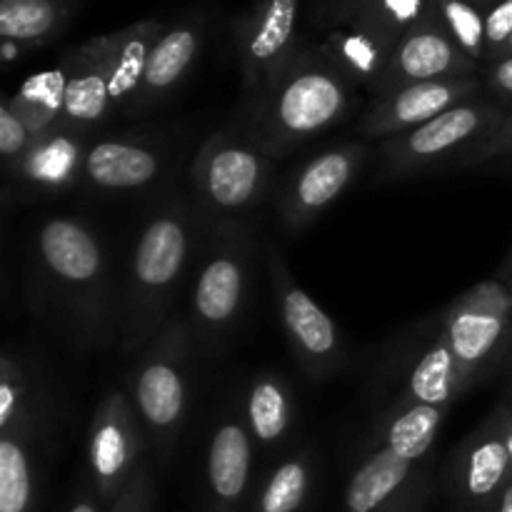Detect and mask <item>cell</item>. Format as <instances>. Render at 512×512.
Here are the masks:
<instances>
[{
  "mask_svg": "<svg viewBox=\"0 0 512 512\" xmlns=\"http://www.w3.org/2000/svg\"><path fill=\"white\" fill-rule=\"evenodd\" d=\"M350 108L353 83L323 50H298L248 100L240 125L268 158L278 160L345 120Z\"/></svg>",
  "mask_w": 512,
  "mask_h": 512,
  "instance_id": "cell-2",
  "label": "cell"
},
{
  "mask_svg": "<svg viewBox=\"0 0 512 512\" xmlns=\"http://www.w3.org/2000/svg\"><path fill=\"white\" fill-rule=\"evenodd\" d=\"M440 333L463 373L475 385L503 360L512 338V298L503 280H485L443 310Z\"/></svg>",
  "mask_w": 512,
  "mask_h": 512,
  "instance_id": "cell-9",
  "label": "cell"
},
{
  "mask_svg": "<svg viewBox=\"0 0 512 512\" xmlns=\"http://www.w3.org/2000/svg\"><path fill=\"white\" fill-rule=\"evenodd\" d=\"M33 288L40 313L78 350H98L113 335V290L103 240L85 220L55 215L33 238Z\"/></svg>",
  "mask_w": 512,
  "mask_h": 512,
  "instance_id": "cell-1",
  "label": "cell"
},
{
  "mask_svg": "<svg viewBox=\"0 0 512 512\" xmlns=\"http://www.w3.org/2000/svg\"><path fill=\"white\" fill-rule=\"evenodd\" d=\"M68 512H105V508H103V503H100V498H98V493H95L93 485H83L80 490H75Z\"/></svg>",
  "mask_w": 512,
  "mask_h": 512,
  "instance_id": "cell-38",
  "label": "cell"
},
{
  "mask_svg": "<svg viewBox=\"0 0 512 512\" xmlns=\"http://www.w3.org/2000/svg\"><path fill=\"white\" fill-rule=\"evenodd\" d=\"M505 413H508V415H510V418H512V410H505Z\"/></svg>",
  "mask_w": 512,
  "mask_h": 512,
  "instance_id": "cell-44",
  "label": "cell"
},
{
  "mask_svg": "<svg viewBox=\"0 0 512 512\" xmlns=\"http://www.w3.org/2000/svg\"><path fill=\"white\" fill-rule=\"evenodd\" d=\"M470 3H475V5H480V3H490V0H470Z\"/></svg>",
  "mask_w": 512,
  "mask_h": 512,
  "instance_id": "cell-43",
  "label": "cell"
},
{
  "mask_svg": "<svg viewBox=\"0 0 512 512\" xmlns=\"http://www.w3.org/2000/svg\"><path fill=\"white\" fill-rule=\"evenodd\" d=\"M255 440L243 413H225L215 423L205 458L210 512H238L253 480Z\"/></svg>",
  "mask_w": 512,
  "mask_h": 512,
  "instance_id": "cell-19",
  "label": "cell"
},
{
  "mask_svg": "<svg viewBox=\"0 0 512 512\" xmlns=\"http://www.w3.org/2000/svg\"><path fill=\"white\" fill-rule=\"evenodd\" d=\"M55 398L43 363L20 345L0 358V433H30L45 445L55 425Z\"/></svg>",
  "mask_w": 512,
  "mask_h": 512,
  "instance_id": "cell-15",
  "label": "cell"
},
{
  "mask_svg": "<svg viewBox=\"0 0 512 512\" xmlns=\"http://www.w3.org/2000/svg\"><path fill=\"white\" fill-rule=\"evenodd\" d=\"M200 220L193 200L175 195L160 205L140 228L133 245L125 285L120 343L125 355L143 353L173 315L175 298L185 280L195 228Z\"/></svg>",
  "mask_w": 512,
  "mask_h": 512,
  "instance_id": "cell-3",
  "label": "cell"
},
{
  "mask_svg": "<svg viewBox=\"0 0 512 512\" xmlns=\"http://www.w3.org/2000/svg\"><path fill=\"white\" fill-rule=\"evenodd\" d=\"M508 115L495 103L473 98L438 118L383 140L380 178L398 180L445 165H475L480 150L495 138Z\"/></svg>",
  "mask_w": 512,
  "mask_h": 512,
  "instance_id": "cell-7",
  "label": "cell"
},
{
  "mask_svg": "<svg viewBox=\"0 0 512 512\" xmlns=\"http://www.w3.org/2000/svg\"><path fill=\"white\" fill-rule=\"evenodd\" d=\"M365 160H368V145L363 143L335 145L308 160L293 175L278 203L285 228L290 233H300L315 223L358 178Z\"/></svg>",
  "mask_w": 512,
  "mask_h": 512,
  "instance_id": "cell-14",
  "label": "cell"
},
{
  "mask_svg": "<svg viewBox=\"0 0 512 512\" xmlns=\"http://www.w3.org/2000/svg\"><path fill=\"white\" fill-rule=\"evenodd\" d=\"M200 48H203V28L198 20H183L173 28H165L145 60L143 80H140L138 98H135L130 118L168 100L175 88L188 78Z\"/></svg>",
  "mask_w": 512,
  "mask_h": 512,
  "instance_id": "cell-21",
  "label": "cell"
},
{
  "mask_svg": "<svg viewBox=\"0 0 512 512\" xmlns=\"http://www.w3.org/2000/svg\"><path fill=\"white\" fill-rule=\"evenodd\" d=\"M195 330L188 318H170L145 345L128 375V395L148 435L150 448L170 458L183 430L190 400Z\"/></svg>",
  "mask_w": 512,
  "mask_h": 512,
  "instance_id": "cell-5",
  "label": "cell"
},
{
  "mask_svg": "<svg viewBox=\"0 0 512 512\" xmlns=\"http://www.w3.org/2000/svg\"><path fill=\"white\" fill-rule=\"evenodd\" d=\"M168 150L150 135H115L90 143L83 163V180L98 193H135L163 175Z\"/></svg>",
  "mask_w": 512,
  "mask_h": 512,
  "instance_id": "cell-18",
  "label": "cell"
},
{
  "mask_svg": "<svg viewBox=\"0 0 512 512\" xmlns=\"http://www.w3.org/2000/svg\"><path fill=\"white\" fill-rule=\"evenodd\" d=\"M45 448L30 433H0V512L38 510Z\"/></svg>",
  "mask_w": 512,
  "mask_h": 512,
  "instance_id": "cell-26",
  "label": "cell"
},
{
  "mask_svg": "<svg viewBox=\"0 0 512 512\" xmlns=\"http://www.w3.org/2000/svg\"><path fill=\"white\" fill-rule=\"evenodd\" d=\"M153 495V475L148 465H143L123 490V495L110 508H105V512H153Z\"/></svg>",
  "mask_w": 512,
  "mask_h": 512,
  "instance_id": "cell-35",
  "label": "cell"
},
{
  "mask_svg": "<svg viewBox=\"0 0 512 512\" xmlns=\"http://www.w3.org/2000/svg\"><path fill=\"white\" fill-rule=\"evenodd\" d=\"M298 13L300 0H258L255 8L235 23V48L248 100L298 53Z\"/></svg>",
  "mask_w": 512,
  "mask_h": 512,
  "instance_id": "cell-13",
  "label": "cell"
},
{
  "mask_svg": "<svg viewBox=\"0 0 512 512\" xmlns=\"http://www.w3.org/2000/svg\"><path fill=\"white\" fill-rule=\"evenodd\" d=\"M430 493H433V483H430L428 473H418L413 483H410L398 498L390 500V503L378 512H425V503H428Z\"/></svg>",
  "mask_w": 512,
  "mask_h": 512,
  "instance_id": "cell-36",
  "label": "cell"
},
{
  "mask_svg": "<svg viewBox=\"0 0 512 512\" xmlns=\"http://www.w3.org/2000/svg\"><path fill=\"white\" fill-rule=\"evenodd\" d=\"M475 60H470L458 45L450 40V35L435 23L433 18H425L415 28L400 38L388 70L375 85L373 98L395 93L405 85L428 83V80H450L465 78V75L478 73Z\"/></svg>",
  "mask_w": 512,
  "mask_h": 512,
  "instance_id": "cell-16",
  "label": "cell"
},
{
  "mask_svg": "<svg viewBox=\"0 0 512 512\" xmlns=\"http://www.w3.org/2000/svg\"><path fill=\"white\" fill-rule=\"evenodd\" d=\"M273 158L263 153L243 125H228L210 135L190 168L193 203L210 228L243 223L258 208L273 183Z\"/></svg>",
  "mask_w": 512,
  "mask_h": 512,
  "instance_id": "cell-6",
  "label": "cell"
},
{
  "mask_svg": "<svg viewBox=\"0 0 512 512\" xmlns=\"http://www.w3.org/2000/svg\"><path fill=\"white\" fill-rule=\"evenodd\" d=\"M420 463L403 458L390 448L365 453L345 488V512H378L398 498L415 480Z\"/></svg>",
  "mask_w": 512,
  "mask_h": 512,
  "instance_id": "cell-25",
  "label": "cell"
},
{
  "mask_svg": "<svg viewBox=\"0 0 512 512\" xmlns=\"http://www.w3.org/2000/svg\"><path fill=\"white\" fill-rule=\"evenodd\" d=\"M310 483H313V453L298 450L275 465L273 473L260 485L250 512H300L308 500Z\"/></svg>",
  "mask_w": 512,
  "mask_h": 512,
  "instance_id": "cell-29",
  "label": "cell"
},
{
  "mask_svg": "<svg viewBox=\"0 0 512 512\" xmlns=\"http://www.w3.org/2000/svg\"><path fill=\"white\" fill-rule=\"evenodd\" d=\"M508 270H512V253H510V260H508V265H505V273H508Z\"/></svg>",
  "mask_w": 512,
  "mask_h": 512,
  "instance_id": "cell-42",
  "label": "cell"
},
{
  "mask_svg": "<svg viewBox=\"0 0 512 512\" xmlns=\"http://www.w3.org/2000/svg\"><path fill=\"white\" fill-rule=\"evenodd\" d=\"M38 135L20 120V115L8 103L0 105V153L5 158V168H15L28 153Z\"/></svg>",
  "mask_w": 512,
  "mask_h": 512,
  "instance_id": "cell-33",
  "label": "cell"
},
{
  "mask_svg": "<svg viewBox=\"0 0 512 512\" xmlns=\"http://www.w3.org/2000/svg\"><path fill=\"white\" fill-rule=\"evenodd\" d=\"M430 8L433 0H350L340 20H355L400 40L428 18Z\"/></svg>",
  "mask_w": 512,
  "mask_h": 512,
  "instance_id": "cell-31",
  "label": "cell"
},
{
  "mask_svg": "<svg viewBox=\"0 0 512 512\" xmlns=\"http://www.w3.org/2000/svg\"><path fill=\"white\" fill-rule=\"evenodd\" d=\"M505 58H512V38L508 40V45H505V50H503V58H500V60H505Z\"/></svg>",
  "mask_w": 512,
  "mask_h": 512,
  "instance_id": "cell-41",
  "label": "cell"
},
{
  "mask_svg": "<svg viewBox=\"0 0 512 512\" xmlns=\"http://www.w3.org/2000/svg\"><path fill=\"white\" fill-rule=\"evenodd\" d=\"M3 103H8L35 135L50 133V130L65 125L63 73H60V68H55L48 73L33 75Z\"/></svg>",
  "mask_w": 512,
  "mask_h": 512,
  "instance_id": "cell-30",
  "label": "cell"
},
{
  "mask_svg": "<svg viewBox=\"0 0 512 512\" xmlns=\"http://www.w3.org/2000/svg\"><path fill=\"white\" fill-rule=\"evenodd\" d=\"M483 512H512V480Z\"/></svg>",
  "mask_w": 512,
  "mask_h": 512,
  "instance_id": "cell-39",
  "label": "cell"
},
{
  "mask_svg": "<svg viewBox=\"0 0 512 512\" xmlns=\"http://www.w3.org/2000/svg\"><path fill=\"white\" fill-rule=\"evenodd\" d=\"M468 390L463 373L450 353L448 340L440 333V325L433 335H428L423 348H415L408 358L403 390L395 400L400 403L440 405L453 408L455 400Z\"/></svg>",
  "mask_w": 512,
  "mask_h": 512,
  "instance_id": "cell-22",
  "label": "cell"
},
{
  "mask_svg": "<svg viewBox=\"0 0 512 512\" xmlns=\"http://www.w3.org/2000/svg\"><path fill=\"white\" fill-rule=\"evenodd\" d=\"M430 18L475 63L485 60V15L470 0H433Z\"/></svg>",
  "mask_w": 512,
  "mask_h": 512,
  "instance_id": "cell-32",
  "label": "cell"
},
{
  "mask_svg": "<svg viewBox=\"0 0 512 512\" xmlns=\"http://www.w3.org/2000/svg\"><path fill=\"white\" fill-rule=\"evenodd\" d=\"M148 443L133 400L123 390H110L95 408L88 433L90 485L103 508H110L123 495L143 463Z\"/></svg>",
  "mask_w": 512,
  "mask_h": 512,
  "instance_id": "cell-11",
  "label": "cell"
},
{
  "mask_svg": "<svg viewBox=\"0 0 512 512\" xmlns=\"http://www.w3.org/2000/svg\"><path fill=\"white\" fill-rule=\"evenodd\" d=\"M243 415L258 448L275 450L283 445L295 420V398L288 380L270 370L255 375L245 395Z\"/></svg>",
  "mask_w": 512,
  "mask_h": 512,
  "instance_id": "cell-27",
  "label": "cell"
},
{
  "mask_svg": "<svg viewBox=\"0 0 512 512\" xmlns=\"http://www.w3.org/2000/svg\"><path fill=\"white\" fill-rule=\"evenodd\" d=\"M88 148V135L78 133L70 125H60L50 133L38 135L23 160L8 173L20 188L33 193H63L83 180Z\"/></svg>",
  "mask_w": 512,
  "mask_h": 512,
  "instance_id": "cell-20",
  "label": "cell"
},
{
  "mask_svg": "<svg viewBox=\"0 0 512 512\" xmlns=\"http://www.w3.org/2000/svg\"><path fill=\"white\" fill-rule=\"evenodd\" d=\"M68 0H0V35L8 45H40L63 28Z\"/></svg>",
  "mask_w": 512,
  "mask_h": 512,
  "instance_id": "cell-28",
  "label": "cell"
},
{
  "mask_svg": "<svg viewBox=\"0 0 512 512\" xmlns=\"http://www.w3.org/2000/svg\"><path fill=\"white\" fill-rule=\"evenodd\" d=\"M480 80L478 75L450 80H428V83L405 85L395 93L375 98L363 118L365 138H393V135L408 133L428 120L438 118L445 110L478 98Z\"/></svg>",
  "mask_w": 512,
  "mask_h": 512,
  "instance_id": "cell-17",
  "label": "cell"
},
{
  "mask_svg": "<svg viewBox=\"0 0 512 512\" xmlns=\"http://www.w3.org/2000/svg\"><path fill=\"white\" fill-rule=\"evenodd\" d=\"M253 263V233L245 223H220L210 228L205 260L190 295V325L195 340L220 348L245 310Z\"/></svg>",
  "mask_w": 512,
  "mask_h": 512,
  "instance_id": "cell-8",
  "label": "cell"
},
{
  "mask_svg": "<svg viewBox=\"0 0 512 512\" xmlns=\"http://www.w3.org/2000/svg\"><path fill=\"white\" fill-rule=\"evenodd\" d=\"M448 490L460 512H483L512 480V420L490 415L450 455Z\"/></svg>",
  "mask_w": 512,
  "mask_h": 512,
  "instance_id": "cell-12",
  "label": "cell"
},
{
  "mask_svg": "<svg viewBox=\"0 0 512 512\" xmlns=\"http://www.w3.org/2000/svg\"><path fill=\"white\" fill-rule=\"evenodd\" d=\"M265 265L280 325L295 360L313 380H328L345 363V345L338 325L295 283L293 273L273 245H268Z\"/></svg>",
  "mask_w": 512,
  "mask_h": 512,
  "instance_id": "cell-10",
  "label": "cell"
},
{
  "mask_svg": "<svg viewBox=\"0 0 512 512\" xmlns=\"http://www.w3.org/2000/svg\"><path fill=\"white\" fill-rule=\"evenodd\" d=\"M488 88L500 98H512V58L493 63L488 73Z\"/></svg>",
  "mask_w": 512,
  "mask_h": 512,
  "instance_id": "cell-37",
  "label": "cell"
},
{
  "mask_svg": "<svg viewBox=\"0 0 512 512\" xmlns=\"http://www.w3.org/2000/svg\"><path fill=\"white\" fill-rule=\"evenodd\" d=\"M500 280H503V283L508 285V290H510V298H512V270H508V273H503V275H500Z\"/></svg>",
  "mask_w": 512,
  "mask_h": 512,
  "instance_id": "cell-40",
  "label": "cell"
},
{
  "mask_svg": "<svg viewBox=\"0 0 512 512\" xmlns=\"http://www.w3.org/2000/svg\"><path fill=\"white\" fill-rule=\"evenodd\" d=\"M163 30L160 20H143L70 50L58 65L65 125L90 135L108 120L130 118L145 60Z\"/></svg>",
  "mask_w": 512,
  "mask_h": 512,
  "instance_id": "cell-4",
  "label": "cell"
},
{
  "mask_svg": "<svg viewBox=\"0 0 512 512\" xmlns=\"http://www.w3.org/2000/svg\"><path fill=\"white\" fill-rule=\"evenodd\" d=\"M512 38V0H498L485 13V60L498 63Z\"/></svg>",
  "mask_w": 512,
  "mask_h": 512,
  "instance_id": "cell-34",
  "label": "cell"
},
{
  "mask_svg": "<svg viewBox=\"0 0 512 512\" xmlns=\"http://www.w3.org/2000/svg\"><path fill=\"white\" fill-rule=\"evenodd\" d=\"M450 408L440 405H420V403H393L385 408L375 423L365 453L375 448H390L413 463H423L425 455L433 448Z\"/></svg>",
  "mask_w": 512,
  "mask_h": 512,
  "instance_id": "cell-24",
  "label": "cell"
},
{
  "mask_svg": "<svg viewBox=\"0 0 512 512\" xmlns=\"http://www.w3.org/2000/svg\"><path fill=\"white\" fill-rule=\"evenodd\" d=\"M400 40L370 28V25L355 23V20H340L335 30H330L328 40L320 50L325 58L345 75L353 85H375L388 70L390 58Z\"/></svg>",
  "mask_w": 512,
  "mask_h": 512,
  "instance_id": "cell-23",
  "label": "cell"
}]
</instances>
